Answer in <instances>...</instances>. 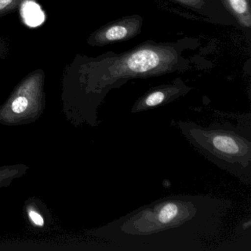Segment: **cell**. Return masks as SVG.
Returning a JSON list of instances; mask_svg holds the SVG:
<instances>
[{
	"label": "cell",
	"instance_id": "5b68a950",
	"mask_svg": "<svg viewBox=\"0 0 251 251\" xmlns=\"http://www.w3.org/2000/svg\"><path fill=\"white\" fill-rule=\"evenodd\" d=\"M226 2L239 19L241 25L245 27H251V11L248 0H226Z\"/></svg>",
	"mask_w": 251,
	"mask_h": 251
},
{
	"label": "cell",
	"instance_id": "8992f818",
	"mask_svg": "<svg viewBox=\"0 0 251 251\" xmlns=\"http://www.w3.org/2000/svg\"><path fill=\"white\" fill-rule=\"evenodd\" d=\"M23 14L26 23L32 27L42 24L45 19L43 12L41 11L39 5L33 2H28L24 4Z\"/></svg>",
	"mask_w": 251,
	"mask_h": 251
},
{
	"label": "cell",
	"instance_id": "277c9868",
	"mask_svg": "<svg viewBox=\"0 0 251 251\" xmlns=\"http://www.w3.org/2000/svg\"><path fill=\"white\" fill-rule=\"evenodd\" d=\"M180 90L173 86L160 88L147 94L132 108V112H140L170 102L178 95Z\"/></svg>",
	"mask_w": 251,
	"mask_h": 251
},
{
	"label": "cell",
	"instance_id": "9c48e42d",
	"mask_svg": "<svg viewBox=\"0 0 251 251\" xmlns=\"http://www.w3.org/2000/svg\"><path fill=\"white\" fill-rule=\"evenodd\" d=\"M178 1L189 6L197 7L202 4V0H178Z\"/></svg>",
	"mask_w": 251,
	"mask_h": 251
},
{
	"label": "cell",
	"instance_id": "3957f363",
	"mask_svg": "<svg viewBox=\"0 0 251 251\" xmlns=\"http://www.w3.org/2000/svg\"><path fill=\"white\" fill-rule=\"evenodd\" d=\"M140 25L139 20L135 19L119 22L108 26L100 34V42L110 43L128 39L137 33Z\"/></svg>",
	"mask_w": 251,
	"mask_h": 251
},
{
	"label": "cell",
	"instance_id": "6da1fadb",
	"mask_svg": "<svg viewBox=\"0 0 251 251\" xmlns=\"http://www.w3.org/2000/svg\"><path fill=\"white\" fill-rule=\"evenodd\" d=\"M183 134L210 161L251 182V142L237 127L215 124L202 127L195 123H179Z\"/></svg>",
	"mask_w": 251,
	"mask_h": 251
},
{
	"label": "cell",
	"instance_id": "30bf717a",
	"mask_svg": "<svg viewBox=\"0 0 251 251\" xmlns=\"http://www.w3.org/2000/svg\"><path fill=\"white\" fill-rule=\"evenodd\" d=\"M11 2L12 0H0V10H2L8 6Z\"/></svg>",
	"mask_w": 251,
	"mask_h": 251
},
{
	"label": "cell",
	"instance_id": "7a4b0ae2",
	"mask_svg": "<svg viewBox=\"0 0 251 251\" xmlns=\"http://www.w3.org/2000/svg\"><path fill=\"white\" fill-rule=\"evenodd\" d=\"M176 60L167 48L145 47L118 58L111 67L113 80L120 77H142L168 71Z\"/></svg>",
	"mask_w": 251,
	"mask_h": 251
},
{
	"label": "cell",
	"instance_id": "52a82bcc",
	"mask_svg": "<svg viewBox=\"0 0 251 251\" xmlns=\"http://www.w3.org/2000/svg\"><path fill=\"white\" fill-rule=\"evenodd\" d=\"M28 106V101L24 97H20L14 101L12 104V109L14 112L20 114L27 109Z\"/></svg>",
	"mask_w": 251,
	"mask_h": 251
},
{
	"label": "cell",
	"instance_id": "ba28073f",
	"mask_svg": "<svg viewBox=\"0 0 251 251\" xmlns=\"http://www.w3.org/2000/svg\"><path fill=\"white\" fill-rule=\"evenodd\" d=\"M30 217L32 221L39 226H42L44 225V220L40 214L34 211H30Z\"/></svg>",
	"mask_w": 251,
	"mask_h": 251
}]
</instances>
